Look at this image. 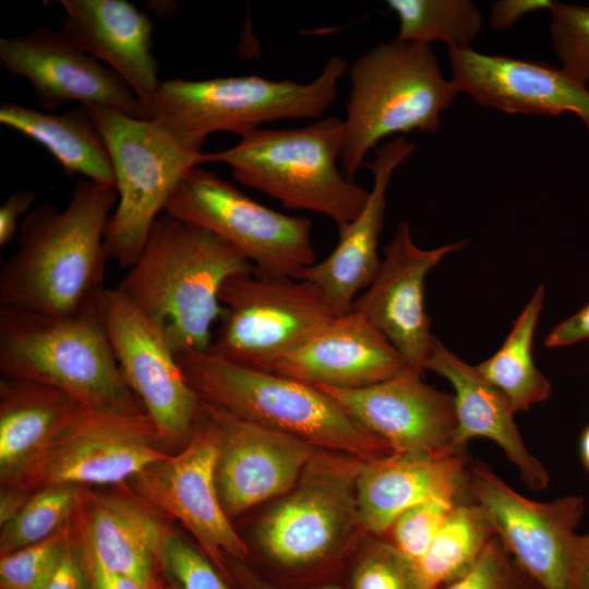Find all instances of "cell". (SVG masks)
I'll list each match as a JSON object with an SVG mask.
<instances>
[{"instance_id": "cell-37", "label": "cell", "mask_w": 589, "mask_h": 589, "mask_svg": "<svg viewBox=\"0 0 589 589\" xmlns=\"http://www.w3.org/2000/svg\"><path fill=\"white\" fill-rule=\"evenodd\" d=\"M440 589H540L495 536L476 564Z\"/></svg>"}, {"instance_id": "cell-3", "label": "cell", "mask_w": 589, "mask_h": 589, "mask_svg": "<svg viewBox=\"0 0 589 589\" xmlns=\"http://www.w3.org/2000/svg\"><path fill=\"white\" fill-rule=\"evenodd\" d=\"M203 404L362 460L393 452L322 389L274 372L236 364L208 351L176 354Z\"/></svg>"}, {"instance_id": "cell-9", "label": "cell", "mask_w": 589, "mask_h": 589, "mask_svg": "<svg viewBox=\"0 0 589 589\" xmlns=\"http://www.w3.org/2000/svg\"><path fill=\"white\" fill-rule=\"evenodd\" d=\"M219 297L225 315L207 351L266 372L338 315L317 286L300 278L239 274Z\"/></svg>"}, {"instance_id": "cell-47", "label": "cell", "mask_w": 589, "mask_h": 589, "mask_svg": "<svg viewBox=\"0 0 589 589\" xmlns=\"http://www.w3.org/2000/svg\"><path fill=\"white\" fill-rule=\"evenodd\" d=\"M580 456L586 470L589 472V425L586 426L581 434Z\"/></svg>"}, {"instance_id": "cell-34", "label": "cell", "mask_w": 589, "mask_h": 589, "mask_svg": "<svg viewBox=\"0 0 589 589\" xmlns=\"http://www.w3.org/2000/svg\"><path fill=\"white\" fill-rule=\"evenodd\" d=\"M550 34L561 69L573 80L589 82V7L554 2Z\"/></svg>"}, {"instance_id": "cell-35", "label": "cell", "mask_w": 589, "mask_h": 589, "mask_svg": "<svg viewBox=\"0 0 589 589\" xmlns=\"http://www.w3.org/2000/svg\"><path fill=\"white\" fill-rule=\"evenodd\" d=\"M461 498L443 495L407 509L386 533L389 537L388 541L413 563L417 562Z\"/></svg>"}, {"instance_id": "cell-21", "label": "cell", "mask_w": 589, "mask_h": 589, "mask_svg": "<svg viewBox=\"0 0 589 589\" xmlns=\"http://www.w3.org/2000/svg\"><path fill=\"white\" fill-rule=\"evenodd\" d=\"M407 368L388 339L362 314L351 310L333 317L279 360L272 372L313 386L361 388Z\"/></svg>"}, {"instance_id": "cell-17", "label": "cell", "mask_w": 589, "mask_h": 589, "mask_svg": "<svg viewBox=\"0 0 589 589\" xmlns=\"http://www.w3.org/2000/svg\"><path fill=\"white\" fill-rule=\"evenodd\" d=\"M408 366L383 382L361 388L316 385L393 453L452 455L455 444L454 397L422 380Z\"/></svg>"}, {"instance_id": "cell-45", "label": "cell", "mask_w": 589, "mask_h": 589, "mask_svg": "<svg viewBox=\"0 0 589 589\" xmlns=\"http://www.w3.org/2000/svg\"><path fill=\"white\" fill-rule=\"evenodd\" d=\"M575 589H589V533L581 536Z\"/></svg>"}, {"instance_id": "cell-7", "label": "cell", "mask_w": 589, "mask_h": 589, "mask_svg": "<svg viewBox=\"0 0 589 589\" xmlns=\"http://www.w3.org/2000/svg\"><path fill=\"white\" fill-rule=\"evenodd\" d=\"M350 93L342 119V173L353 180L365 157L395 134L434 133L459 91L440 70L430 46L394 39L349 68Z\"/></svg>"}, {"instance_id": "cell-32", "label": "cell", "mask_w": 589, "mask_h": 589, "mask_svg": "<svg viewBox=\"0 0 589 589\" xmlns=\"http://www.w3.org/2000/svg\"><path fill=\"white\" fill-rule=\"evenodd\" d=\"M81 501L77 485L56 484L39 489L2 527L1 554L39 542L58 531Z\"/></svg>"}, {"instance_id": "cell-22", "label": "cell", "mask_w": 589, "mask_h": 589, "mask_svg": "<svg viewBox=\"0 0 589 589\" xmlns=\"http://www.w3.org/2000/svg\"><path fill=\"white\" fill-rule=\"evenodd\" d=\"M414 149L416 145L405 136L377 146L374 159L365 164L373 175V184L364 207L338 229V242L333 251L298 277L317 286L338 315L352 310L359 292L370 285L378 269L387 188L396 168Z\"/></svg>"}, {"instance_id": "cell-29", "label": "cell", "mask_w": 589, "mask_h": 589, "mask_svg": "<svg viewBox=\"0 0 589 589\" xmlns=\"http://www.w3.org/2000/svg\"><path fill=\"white\" fill-rule=\"evenodd\" d=\"M543 299L544 288L539 286L515 320L501 348L474 365L508 399L515 412L526 411L551 395V383L536 366L532 356L533 336Z\"/></svg>"}, {"instance_id": "cell-36", "label": "cell", "mask_w": 589, "mask_h": 589, "mask_svg": "<svg viewBox=\"0 0 589 589\" xmlns=\"http://www.w3.org/2000/svg\"><path fill=\"white\" fill-rule=\"evenodd\" d=\"M353 589H418L414 563L388 540H375L363 552Z\"/></svg>"}, {"instance_id": "cell-14", "label": "cell", "mask_w": 589, "mask_h": 589, "mask_svg": "<svg viewBox=\"0 0 589 589\" xmlns=\"http://www.w3.org/2000/svg\"><path fill=\"white\" fill-rule=\"evenodd\" d=\"M217 430L202 411L180 453L148 466L135 478L137 493L178 519L211 561L226 573L225 555L244 558L248 548L226 514L216 484Z\"/></svg>"}, {"instance_id": "cell-8", "label": "cell", "mask_w": 589, "mask_h": 589, "mask_svg": "<svg viewBox=\"0 0 589 589\" xmlns=\"http://www.w3.org/2000/svg\"><path fill=\"white\" fill-rule=\"evenodd\" d=\"M87 110L106 142L117 179L118 202L107 224L106 250L110 260L129 269L175 188L189 170L205 164V153L184 147L151 119L105 107Z\"/></svg>"}, {"instance_id": "cell-11", "label": "cell", "mask_w": 589, "mask_h": 589, "mask_svg": "<svg viewBox=\"0 0 589 589\" xmlns=\"http://www.w3.org/2000/svg\"><path fill=\"white\" fill-rule=\"evenodd\" d=\"M364 460L316 449L296 485L272 507L256 528V540L286 566L318 562L361 528L357 482Z\"/></svg>"}, {"instance_id": "cell-28", "label": "cell", "mask_w": 589, "mask_h": 589, "mask_svg": "<svg viewBox=\"0 0 589 589\" xmlns=\"http://www.w3.org/2000/svg\"><path fill=\"white\" fill-rule=\"evenodd\" d=\"M0 122L45 147L69 176L81 175L117 191L110 153L86 107L49 113L5 101Z\"/></svg>"}, {"instance_id": "cell-26", "label": "cell", "mask_w": 589, "mask_h": 589, "mask_svg": "<svg viewBox=\"0 0 589 589\" xmlns=\"http://www.w3.org/2000/svg\"><path fill=\"white\" fill-rule=\"evenodd\" d=\"M168 531L142 505L100 494L85 507L79 534L83 561L154 589L153 572Z\"/></svg>"}, {"instance_id": "cell-16", "label": "cell", "mask_w": 589, "mask_h": 589, "mask_svg": "<svg viewBox=\"0 0 589 589\" xmlns=\"http://www.w3.org/2000/svg\"><path fill=\"white\" fill-rule=\"evenodd\" d=\"M0 65L24 77L45 109L79 103L147 119L129 85L60 31L40 26L22 36L1 38Z\"/></svg>"}, {"instance_id": "cell-5", "label": "cell", "mask_w": 589, "mask_h": 589, "mask_svg": "<svg viewBox=\"0 0 589 589\" xmlns=\"http://www.w3.org/2000/svg\"><path fill=\"white\" fill-rule=\"evenodd\" d=\"M347 62L332 56L308 83L268 80L259 75L161 82L148 109V119L187 148L202 151L216 132L243 136L266 123L317 120L337 98Z\"/></svg>"}, {"instance_id": "cell-10", "label": "cell", "mask_w": 589, "mask_h": 589, "mask_svg": "<svg viewBox=\"0 0 589 589\" xmlns=\"http://www.w3.org/2000/svg\"><path fill=\"white\" fill-rule=\"evenodd\" d=\"M165 213L219 237L260 275L298 278L316 262L308 217L268 208L200 166L179 181Z\"/></svg>"}, {"instance_id": "cell-20", "label": "cell", "mask_w": 589, "mask_h": 589, "mask_svg": "<svg viewBox=\"0 0 589 589\" xmlns=\"http://www.w3.org/2000/svg\"><path fill=\"white\" fill-rule=\"evenodd\" d=\"M452 81L459 93L507 113H576L589 130V89L561 68L492 56L471 48L449 49Z\"/></svg>"}, {"instance_id": "cell-25", "label": "cell", "mask_w": 589, "mask_h": 589, "mask_svg": "<svg viewBox=\"0 0 589 589\" xmlns=\"http://www.w3.org/2000/svg\"><path fill=\"white\" fill-rule=\"evenodd\" d=\"M424 370L445 377L454 388L455 444L459 450H466L472 438H488L501 447L530 489L539 491L549 485L550 474L526 446L508 399L474 365L467 364L435 338Z\"/></svg>"}, {"instance_id": "cell-39", "label": "cell", "mask_w": 589, "mask_h": 589, "mask_svg": "<svg viewBox=\"0 0 589 589\" xmlns=\"http://www.w3.org/2000/svg\"><path fill=\"white\" fill-rule=\"evenodd\" d=\"M87 585L85 568L71 538L59 563L41 589H86Z\"/></svg>"}, {"instance_id": "cell-42", "label": "cell", "mask_w": 589, "mask_h": 589, "mask_svg": "<svg viewBox=\"0 0 589 589\" xmlns=\"http://www.w3.org/2000/svg\"><path fill=\"white\" fill-rule=\"evenodd\" d=\"M36 195L29 190H19L11 194L0 207V245L5 247L17 231L21 215L32 207Z\"/></svg>"}, {"instance_id": "cell-23", "label": "cell", "mask_w": 589, "mask_h": 589, "mask_svg": "<svg viewBox=\"0 0 589 589\" xmlns=\"http://www.w3.org/2000/svg\"><path fill=\"white\" fill-rule=\"evenodd\" d=\"M60 32L106 63L148 109L161 84L152 52L149 16L125 0H62Z\"/></svg>"}, {"instance_id": "cell-12", "label": "cell", "mask_w": 589, "mask_h": 589, "mask_svg": "<svg viewBox=\"0 0 589 589\" xmlns=\"http://www.w3.org/2000/svg\"><path fill=\"white\" fill-rule=\"evenodd\" d=\"M467 493L485 513L495 536L540 589H575L585 500L526 497L483 462L468 467Z\"/></svg>"}, {"instance_id": "cell-6", "label": "cell", "mask_w": 589, "mask_h": 589, "mask_svg": "<svg viewBox=\"0 0 589 589\" xmlns=\"http://www.w3.org/2000/svg\"><path fill=\"white\" fill-rule=\"evenodd\" d=\"M344 141L342 119L325 116L301 128L257 129L229 148L205 153V163L225 164L242 185L286 208L323 215L339 229L370 193L338 168Z\"/></svg>"}, {"instance_id": "cell-13", "label": "cell", "mask_w": 589, "mask_h": 589, "mask_svg": "<svg viewBox=\"0 0 589 589\" xmlns=\"http://www.w3.org/2000/svg\"><path fill=\"white\" fill-rule=\"evenodd\" d=\"M100 317L123 378L161 443H188L202 401L160 328L117 287L106 288Z\"/></svg>"}, {"instance_id": "cell-46", "label": "cell", "mask_w": 589, "mask_h": 589, "mask_svg": "<svg viewBox=\"0 0 589 589\" xmlns=\"http://www.w3.org/2000/svg\"><path fill=\"white\" fill-rule=\"evenodd\" d=\"M237 577L239 578L240 581L244 584V586L248 589H279L262 581L261 579L254 577V575L249 573L248 570H243L241 567L237 568ZM320 589H338V588L324 587Z\"/></svg>"}, {"instance_id": "cell-2", "label": "cell", "mask_w": 589, "mask_h": 589, "mask_svg": "<svg viewBox=\"0 0 589 589\" xmlns=\"http://www.w3.org/2000/svg\"><path fill=\"white\" fill-rule=\"evenodd\" d=\"M253 265L229 243L163 213L139 260L117 288L163 332L171 350L207 351L225 315L220 291Z\"/></svg>"}, {"instance_id": "cell-30", "label": "cell", "mask_w": 589, "mask_h": 589, "mask_svg": "<svg viewBox=\"0 0 589 589\" xmlns=\"http://www.w3.org/2000/svg\"><path fill=\"white\" fill-rule=\"evenodd\" d=\"M495 537L483 509L460 500L414 562L418 589H440L467 573Z\"/></svg>"}, {"instance_id": "cell-27", "label": "cell", "mask_w": 589, "mask_h": 589, "mask_svg": "<svg viewBox=\"0 0 589 589\" xmlns=\"http://www.w3.org/2000/svg\"><path fill=\"white\" fill-rule=\"evenodd\" d=\"M81 406L50 386L4 377L0 384V477L21 486Z\"/></svg>"}, {"instance_id": "cell-19", "label": "cell", "mask_w": 589, "mask_h": 589, "mask_svg": "<svg viewBox=\"0 0 589 589\" xmlns=\"http://www.w3.org/2000/svg\"><path fill=\"white\" fill-rule=\"evenodd\" d=\"M202 406L218 433L216 484L228 517L287 494L318 449L292 435Z\"/></svg>"}, {"instance_id": "cell-41", "label": "cell", "mask_w": 589, "mask_h": 589, "mask_svg": "<svg viewBox=\"0 0 589 589\" xmlns=\"http://www.w3.org/2000/svg\"><path fill=\"white\" fill-rule=\"evenodd\" d=\"M589 338V303L558 323L545 337L550 348L569 346Z\"/></svg>"}, {"instance_id": "cell-24", "label": "cell", "mask_w": 589, "mask_h": 589, "mask_svg": "<svg viewBox=\"0 0 589 589\" xmlns=\"http://www.w3.org/2000/svg\"><path fill=\"white\" fill-rule=\"evenodd\" d=\"M467 478L465 453H393L364 460L357 482L361 529L386 536L407 509L437 496H464Z\"/></svg>"}, {"instance_id": "cell-33", "label": "cell", "mask_w": 589, "mask_h": 589, "mask_svg": "<svg viewBox=\"0 0 589 589\" xmlns=\"http://www.w3.org/2000/svg\"><path fill=\"white\" fill-rule=\"evenodd\" d=\"M70 519L50 537L2 555V589H41L70 541Z\"/></svg>"}, {"instance_id": "cell-38", "label": "cell", "mask_w": 589, "mask_h": 589, "mask_svg": "<svg viewBox=\"0 0 589 589\" xmlns=\"http://www.w3.org/2000/svg\"><path fill=\"white\" fill-rule=\"evenodd\" d=\"M160 562L179 589H229L209 561L177 534L168 532Z\"/></svg>"}, {"instance_id": "cell-43", "label": "cell", "mask_w": 589, "mask_h": 589, "mask_svg": "<svg viewBox=\"0 0 589 589\" xmlns=\"http://www.w3.org/2000/svg\"><path fill=\"white\" fill-rule=\"evenodd\" d=\"M82 563L91 589H149L129 577L108 572L91 562L82 560Z\"/></svg>"}, {"instance_id": "cell-15", "label": "cell", "mask_w": 589, "mask_h": 589, "mask_svg": "<svg viewBox=\"0 0 589 589\" xmlns=\"http://www.w3.org/2000/svg\"><path fill=\"white\" fill-rule=\"evenodd\" d=\"M158 443L146 413L81 407L20 488L120 483L169 455Z\"/></svg>"}, {"instance_id": "cell-44", "label": "cell", "mask_w": 589, "mask_h": 589, "mask_svg": "<svg viewBox=\"0 0 589 589\" xmlns=\"http://www.w3.org/2000/svg\"><path fill=\"white\" fill-rule=\"evenodd\" d=\"M29 497H26L25 490L5 485L1 490L0 496V525H7L25 505Z\"/></svg>"}, {"instance_id": "cell-18", "label": "cell", "mask_w": 589, "mask_h": 589, "mask_svg": "<svg viewBox=\"0 0 589 589\" xmlns=\"http://www.w3.org/2000/svg\"><path fill=\"white\" fill-rule=\"evenodd\" d=\"M464 245L459 241L421 249L408 224L401 223L384 249L374 278L353 302L352 310L378 329L412 369L424 371L435 339L424 303L425 278L446 255Z\"/></svg>"}, {"instance_id": "cell-4", "label": "cell", "mask_w": 589, "mask_h": 589, "mask_svg": "<svg viewBox=\"0 0 589 589\" xmlns=\"http://www.w3.org/2000/svg\"><path fill=\"white\" fill-rule=\"evenodd\" d=\"M100 301L71 316L0 306L1 374L50 386L83 408L145 413L115 358Z\"/></svg>"}, {"instance_id": "cell-40", "label": "cell", "mask_w": 589, "mask_h": 589, "mask_svg": "<svg viewBox=\"0 0 589 589\" xmlns=\"http://www.w3.org/2000/svg\"><path fill=\"white\" fill-rule=\"evenodd\" d=\"M551 0H501L493 4L491 26L495 31H507L519 19L534 11L551 9Z\"/></svg>"}, {"instance_id": "cell-31", "label": "cell", "mask_w": 589, "mask_h": 589, "mask_svg": "<svg viewBox=\"0 0 589 589\" xmlns=\"http://www.w3.org/2000/svg\"><path fill=\"white\" fill-rule=\"evenodd\" d=\"M398 20L395 39L430 46L441 41L449 49L470 48L482 26L479 9L468 0H387Z\"/></svg>"}, {"instance_id": "cell-1", "label": "cell", "mask_w": 589, "mask_h": 589, "mask_svg": "<svg viewBox=\"0 0 589 589\" xmlns=\"http://www.w3.org/2000/svg\"><path fill=\"white\" fill-rule=\"evenodd\" d=\"M117 191L80 178L68 205L33 208L0 269V306L71 316L96 305L106 288L105 245Z\"/></svg>"}]
</instances>
